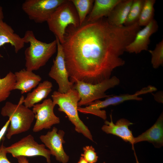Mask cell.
<instances>
[{
    "mask_svg": "<svg viewBox=\"0 0 163 163\" xmlns=\"http://www.w3.org/2000/svg\"><path fill=\"white\" fill-rule=\"evenodd\" d=\"M140 27L138 23L113 25L105 18L69 26L61 44L69 81L94 84L110 78L114 69L125 64L121 56Z\"/></svg>",
    "mask_w": 163,
    "mask_h": 163,
    "instance_id": "obj_1",
    "label": "cell"
},
{
    "mask_svg": "<svg viewBox=\"0 0 163 163\" xmlns=\"http://www.w3.org/2000/svg\"><path fill=\"white\" fill-rule=\"evenodd\" d=\"M22 38L24 43L30 44L24 51L27 70L32 71L38 70L46 64L57 51L56 39L48 43L41 41L36 38L31 30L26 31Z\"/></svg>",
    "mask_w": 163,
    "mask_h": 163,
    "instance_id": "obj_2",
    "label": "cell"
},
{
    "mask_svg": "<svg viewBox=\"0 0 163 163\" xmlns=\"http://www.w3.org/2000/svg\"><path fill=\"white\" fill-rule=\"evenodd\" d=\"M51 97L53 103L59 106L58 110L66 115L69 120L74 125L75 131L93 141L91 132L78 114V104L80 98L77 91L72 88L66 93L55 91Z\"/></svg>",
    "mask_w": 163,
    "mask_h": 163,
    "instance_id": "obj_3",
    "label": "cell"
},
{
    "mask_svg": "<svg viewBox=\"0 0 163 163\" xmlns=\"http://www.w3.org/2000/svg\"><path fill=\"white\" fill-rule=\"evenodd\" d=\"M24 100L22 96L18 104L6 102L2 108L1 113L8 117L10 124L7 131L6 136L9 139L14 135L28 131L30 128L34 115L29 108L23 104Z\"/></svg>",
    "mask_w": 163,
    "mask_h": 163,
    "instance_id": "obj_4",
    "label": "cell"
},
{
    "mask_svg": "<svg viewBox=\"0 0 163 163\" xmlns=\"http://www.w3.org/2000/svg\"><path fill=\"white\" fill-rule=\"evenodd\" d=\"M50 30L62 44L66 30L69 25L80 26L78 17L71 0H65L52 13L46 21Z\"/></svg>",
    "mask_w": 163,
    "mask_h": 163,
    "instance_id": "obj_5",
    "label": "cell"
},
{
    "mask_svg": "<svg viewBox=\"0 0 163 163\" xmlns=\"http://www.w3.org/2000/svg\"><path fill=\"white\" fill-rule=\"evenodd\" d=\"M120 82L119 79L115 76L94 84L75 79L72 82L74 84L72 88L77 91L80 98L78 107L87 106L95 101L110 96L111 95H107L105 92L118 85Z\"/></svg>",
    "mask_w": 163,
    "mask_h": 163,
    "instance_id": "obj_6",
    "label": "cell"
},
{
    "mask_svg": "<svg viewBox=\"0 0 163 163\" xmlns=\"http://www.w3.org/2000/svg\"><path fill=\"white\" fill-rule=\"evenodd\" d=\"M5 150L7 153L11 154L14 158L41 156L46 158L47 163H51L50 151L46 148L44 144H39L36 142L31 134L9 146L5 147Z\"/></svg>",
    "mask_w": 163,
    "mask_h": 163,
    "instance_id": "obj_7",
    "label": "cell"
},
{
    "mask_svg": "<svg viewBox=\"0 0 163 163\" xmlns=\"http://www.w3.org/2000/svg\"><path fill=\"white\" fill-rule=\"evenodd\" d=\"M65 0H26L22 8L30 20L37 23L46 22L55 9Z\"/></svg>",
    "mask_w": 163,
    "mask_h": 163,
    "instance_id": "obj_8",
    "label": "cell"
},
{
    "mask_svg": "<svg viewBox=\"0 0 163 163\" xmlns=\"http://www.w3.org/2000/svg\"><path fill=\"white\" fill-rule=\"evenodd\" d=\"M56 39L57 42V55L48 75L57 83L58 91L61 93H66L72 88L74 84L69 78L62 46L58 39L56 37Z\"/></svg>",
    "mask_w": 163,
    "mask_h": 163,
    "instance_id": "obj_9",
    "label": "cell"
},
{
    "mask_svg": "<svg viewBox=\"0 0 163 163\" xmlns=\"http://www.w3.org/2000/svg\"><path fill=\"white\" fill-rule=\"evenodd\" d=\"M55 105L50 98L46 99L41 103L37 104L33 107L32 110L36 119L33 131L36 133L43 129H50L53 125L60 123L59 118L55 114Z\"/></svg>",
    "mask_w": 163,
    "mask_h": 163,
    "instance_id": "obj_10",
    "label": "cell"
},
{
    "mask_svg": "<svg viewBox=\"0 0 163 163\" xmlns=\"http://www.w3.org/2000/svg\"><path fill=\"white\" fill-rule=\"evenodd\" d=\"M65 132L53 127L52 130L45 135H41L40 139L46 147L48 148L51 155L54 156L56 160L62 163H67L69 156L64 150L63 145Z\"/></svg>",
    "mask_w": 163,
    "mask_h": 163,
    "instance_id": "obj_11",
    "label": "cell"
},
{
    "mask_svg": "<svg viewBox=\"0 0 163 163\" xmlns=\"http://www.w3.org/2000/svg\"><path fill=\"white\" fill-rule=\"evenodd\" d=\"M158 29L157 21L152 20L142 29L137 33L133 41L126 47L125 51L137 54L144 50H148L150 38Z\"/></svg>",
    "mask_w": 163,
    "mask_h": 163,
    "instance_id": "obj_12",
    "label": "cell"
},
{
    "mask_svg": "<svg viewBox=\"0 0 163 163\" xmlns=\"http://www.w3.org/2000/svg\"><path fill=\"white\" fill-rule=\"evenodd\" d=\"M110 122L106 120L104 124L101 127L102 130L107 134H110L120 137L126 142L130 143L132 148L135 151L134 147V137L129 126L133 124L127 120L122 118L118 120L115 124L113 123L111 115Z\"/></svg>",
    "mask_w": 163,
    "mask_h": 163,
    "instance_id": "obj_13",
    "label": "cell"
},
{
    "mask_svg": "<svg viewBox=\"0 0 163 163\" xmlns=\"http://www.w3.org/2000/svg\"><path fill=\"white\" fill-rule=\"evenodd\" d=\"M157 90L155 87L148 86L143 88L140 90L137 91L133 94H126L118 96H112L106 98L103 101L97 100L93 103V107L96 110H101L109 106L115 105L130 100L141 101L142 98L139 96L155 91Z\"/></svg>",
    "mask_w": 163,
    "mask_h": 163,
    "instance_id": "obj_14",
    "label": "cell"
},
{
    "mask_svg": "<svg viewBox=\"0 0 163 163\" xmlns=\"http://www.w3.org/2000/svg\"><path fill=\"white\" fill-rule=\"evenodd\" d=\"M146 141L152 143L155 147L163 145V113H161L155 123L150 128L134 138V144Z\"/></svg>",
    "mask_w": 163,
    "mask_h": 163,
    "instance_id": "obj_15",
    "label": "cell"
},
{
    "mask_svg": "<svg viewBox=\"0 0 163 163\" xmlns=\"http://www.w3.org/2000/svg\"><path fill=\"white\" fill-rule=\"evenodd\" d=\"M14 74L16 82L14 90H20L21 94L30 91L38 85L42 80L40 75L26 69L16 72Z\"/></svg>",
    "mask_w": 163,
    "mask_h": 163,
    "instance_id": "obj_16",
    "label": "cell"
},
{
    "mask_svg": "<svg viewBox=\"0 0 163 163\" xmlns=\"http://www.w3.org/2000/svg\"><path fill=\"white\" fill-rule=\"evenodd\" d=\"M6 43H10L17 53L24 47L22 37L14 32L12 27L3 20L0 21V47ZM2 56L0 55V57Z\"/></svg>",
    "mask_w": 163,
    "mask_h": 163,
    "instance_id": "obj_17",
    "label": "cell"
},
{
    "mask_svg": "<svg viewBox=\"0 0 163 163\" xmlns=\"http://www.w3.org/2000/svg\"><path fill=\"white\" fill-rule=\"evenodd\" d=\"M121 0H95L85 21L91 22L107 17Z\"/></svg>",
    "mask_w": 163,
    "mask_h": 163,
    "instance_id": "obj_18",
    "label": "cell"
},
{
    "mask_svg": "<svg viewBox=\"0 0 163 163\" xmlns=\"http://www.w3.org/2000/svg\"><path fill=\"white\" fill-rule=\"evenodd\" d=\"M52 83L48 80L39 83L31 92L29 93L24 98V105L30 108L46 98L52 90Z\"/></svg>",
    "mask_w": 163,
    "mask_h": 163,
    "instance_id": "obj_19",
    "label": "cell"
},
{
    "mask_svg": "<svg viewBox=\"0 0 163 163\" xmlns=\"http://www.w3.org/2000/svg\"><path fill=\"white\" fill-rule=\"evenodd\" d=\"M133 1V0H121L107 17L109 23L117 26L124 25Z\"/></svg>",
    "mask_w": 163,
    "mask_h": 163,
    "instance_id": "obj_20",
    "label": "cell"
},
{
    "mask_svg": "<svg viewBox=\"0 0 163 163\" xmlns=\"http://www.w3.org/2000/svg\"><path fill=\"white\" fill-rule=\"evenodd\" d=\"M15 82L14 73L11 71L4 78H0V102L8 97L11 92L14 90Z\"/></svg>",
    "mask_w": 163,
    "mask_h": 163,
    "instance_id": "obj_21",
    "label": "cell"
},
{
    "mask_svg": "<svg viewBox=\"0 0 163 163\" xmlns=\"http://www.w3.org/2000/svg\"><path fill=\"white\" fill-rule=\"evenodd\" d=\"M77 13L80 26L85 21L93 7V0H70Z\"/></svg>",
    "mask_w": 163,
    "mask_h": 163,
    "instance_id": "obj_22",
    "label": "cell"
},
{
    "mask_svg": "<svg viewBox=\"0 0 163 163\" xmlns=\"http://www.w3.org/2000/svg\"><path fill=\"white\" fill-rule=\"evenodd\" d=\"M155 0H144L138 23L140 27L145 26L154 19Z\"/></svg>",
    "mask_w": 163,
    "mask_h": 163,
    "instance_id": "obj_23",
    "label": "cell"
},
{
    "mask_svg": "<svg viewBox=\"0 0 163 163\" xmlns=\"http://www.w3.org/2000/svg\"><path fill=\"white\" fill-rule=\"evenodd\" d=\"M144 2V0H133L124 25L129 26L138 22Z\"/></svg>",
    "mask_w": 163,
    "mask_h": 163,
    "instance_id": "obj_24",
    "label": "cell"
},
{
    "mask_svg": "<svg viewBox=\"0 0 163 163\" xmlns=\"http://www.w3.org/2000/svg\"><path fill=\"white\" fill-rule=\"evenodd\" d=\"M148 51L151 55V62L153 67L157 69L163 64V40L158 43L155 49Z\"/></svg>",
    "mask_w": 163,
    "mask_h": 163,
    "instance_id": "obj_25",
    "label": "cell"
},
{
    "mask_svg": "<svg viewBox=\"0 0 163 163\" xmlns=\"http://www.w3.org/2000/svg\"><path fill=\"white\" fill-rule=\"evenodd\" d=\"M83 153L81 154L88 163H95L97 161L98 156L92 146H86L83 147Z\"/></svg>",
    "mask_w": 163,
    "mask_h": 163,
    "instance_id": "obj_26",
    "label": "cell"
},
{
    "mask_svg": "<svg viewBox=\"0 0 163 163\" xmlns=\"http://www.w3.org/2000/svg\"><path fill=\"white\" fill-rule=\"evenodd\" d=\"M5 147L2 143L0 146V163H11L7 157Z\"/></svg>",
    "mask_w": 163,
    "mask_h": 163,
    "instance_id": "obj_27",
    "label": "cell"
},
{
    "mask_svg": "<svg viewBox=\"0 0 163 163\" xmlns=\"http://www.w3.org/2000/svg\"><path fill=\"white\" fill-rule=\"evenodd\" d=\"M10 123V120H8L7 121L5 125L0 130V141L2 139L7 132V130Z\"/></svg>",
    "mask_w": 163,
    "mask_h": 163,
    "instance_id": "obj_28",
    "label": "cell"
},
{
    "mask_svg": "<svg viewBox=\"0 0 163 163\" xmlns=\"http://www.w3.org/2000/svg\"><path fill=\"white\" fill-rule=\"evenodd\" d=\"M18 163H29L26 157L21 156L17 158Z\"/></svg>",
    "mask_w": 163,
    "mask_h": 163,
    "instance_id": "obj_29",
    "label": "cell"
},
{
    "mask_svg": "<svg viewBox=\"0 0 163 163\" xmlns=\"http://www.w3.org/2000/svg\"><path fill=\"white\" fill-rule=\"evenodd\" d=\"M4 18V15L2 8L0 5V21L3 20Z\"/></svg>",
    "mask_w": 163,
    "mask_h": 163,
    "instance_id": "obj_30",
    "label": "cell"
},
{
    "mask_svg": "<svg viewBox=\"0 0 163 163\" xmlns=\"http://www.w3.org/2000/svg\"><path fill=\"white\" fill-rule=\"evenodd\" d=\"M77 163H88V162L82 157L81 156Z\"/></svg>",
    "mask_w": 163,
    "mask_h": 163,
    "instance_id": "obj_31",
    "label": "cell"
},
{
    "mask_svg": "<svg viewBox=\"0 0 163 163\" xmlns=\"http://www.w3.org/2000/svg\"><path fill=\"white\" fill-rule=\"evenodd\" d=\"M134 155H135V158H136V163H139V162L138 161V158H137V156H136V155L135 151H134Z\"/></svg>",
    "mask_w": 163,
    "mask_h": 163,
    "instance_id": "obj_32",
    "label": "cell"
},
{
    "mask_svg": "<svg viewBox=\"0 0 163 163\" xmlns=\"http://www.w3.org/2000/svg\"><path fill=\"white\" fill-rule=\"evenodd\" d=\"M102 163H105V162H103Z\"/></svg>",
    "mask_w": 163,
    "mask_h": 163,
    "instance_id": "obj_33",
    "label": "cell"
}]
</instances>
